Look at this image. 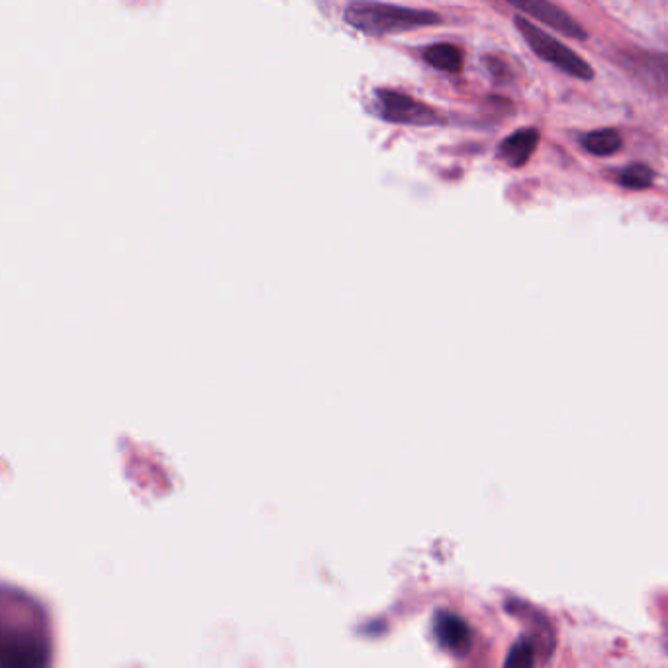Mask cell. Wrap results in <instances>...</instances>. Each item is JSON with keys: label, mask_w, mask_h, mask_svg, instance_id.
<instances>
[{"label": "cell", "mask_w": 668, "mask_h": 668, "mask_svg": "<svg viewBox=\"0 0 668 668\" xmlns=\"http://www.w3.org/2000/svg\"><path fill=\"white\" fill-rule=\"evenodd\" d=\"M345 21L367 36H389L396 31L416 30L439 24V14L419 9H406L375 0H357L345 9Z\"/></svg>", "instance_id": "6da1fadb"}, {"label": "cell", "mask_w": 668, "mask_h": 668, "mask_svg": "<svg viewBox=\"0 0 668 668\" xmlns=\"http://www.w3.org/2000/svg\"><path fill=\"white\" fill-rule=\"evenodd\" d=\"M516 28L521 34V38L528 41L529 48L541 60L553 63L557 70L565 71L567 75H572L577 79L590 80L594 77V70L580 58L579 53L569 50L565 43L555 40L553 36H549L545 31L539 30L538 26L528 22V18H516Z\"/></svg>", "instance_id": "7a4b0ae2"}, {"label": "cell", "mask_w": 668, "mask_h": 668, "mask_svg": "<svg viewBox=\"0 0 668 668\" xmlns=\"http://www.w3.org/2000/svg\"><path fill=\"white\" fill-rule=\"evenodd\" d=\"M375 100H377V109H375L377 114L382 121L392 122V124L433 126V124L443 122L438 110L399 90L379 89L375 92Z\"/></svg>", "instance_id": "3957f363"}, {"label": "cell", "mask_w": 668, "mask_h": 668, "mask_svg": "<svg viewBox=\"0 0 668 668\" xmlns=\"http://www.w3.org/2000/svg\"><path fill=\"white\" fill-rule=\"evenodd\" d=\"M514 9L528 14L535 21L543 22L549 28L559 31L563 36H569L575 40H587L589 34L580 26L579 22L570 16L569 12L563 11L551 0H506Z\"/></svg>", "instance_id": "277c9868"}, {"label": "cell", "mask_w": 668, "mask_h": 668, "mask_svg": "<svg viewBox=\"0 0 668 668\" xmlns=\"http://www.w3.org/2000/svg\"><path fill=\"white\" fill-rule=\"evenodd\" d=\"M538 130L524 128V130L514 131L512 136H508L506 140L500 143V160L504 161L509 167H514V169L524 167L531 160L533 151L538 150Z\"/></svg>", "instance_id": "5b68a950"}, {"label": "cell", "mask_w": 668, "mask_h": 668, "mask_svg": "<svg viewBox=\"0 0 668 668\" xmlns=\"http://www.w3.org/2000/svg\"><path fill=\"white\" fill-rule=\"evenodd\" d=\"M439 643L450 651H467L470 645V629L463 619L453 614H443L436 621Z\"/></svg>", "instance_id": "8992f818"}, {"label": "cell", "mask_w": 668, "mask_h": 668, "mask_svg": "<svg viewBox=\"0 0 668 668\" xmlns=\"http://www.w3.org/2000/svg\"><path fill=\"white\" fill-rule=\"evenodd\" d=\"M424 60L433 70L457 73L463 67V51L451 43H433L424 51Z\"/></svg>", "instance_id": "52a82bcc"}, {"label": "cell", "mask_w": 668, "mask_h": 668, "mask_svg": "<svg viewBox=\"0 0 668 668\" xmlns=\"http://www.w3.org/2000/svg\"><path fill=\"white\" fill-rule=\"evenodd\" d=\"M582 148L598 157H609L621 150V136L612 128L590 131L582 138Z\"/></svg>", "instance_id": "ba28073f"}, {"label": "cell", "mask_w": 668, "mask_h": 668, "mask_svg": "<svg viewBox=\"0 0 668 668\" xmlns=\"http://www.w3.org/2000/svg\"><path fill=\"white\" fill-rule=\"evenodd\" d=\"M621 187L631 190L648 189L655 180V171L648 169L647 165H629L623 171H619L616 177Z\"/></svg>", "instance_id": "9c48e42d"}]
</instances>
